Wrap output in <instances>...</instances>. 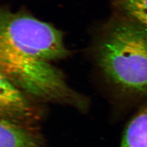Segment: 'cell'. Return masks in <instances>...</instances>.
<instances>
[{
	"instance_id": "6da1fadb",
	"label": "cell",
	"mask_w": 147,
	"mask_h": 147,
	"mask_svg": "<svg viewBox=\"0 0 147 147\" xmlns=\"http://www.w3.org/2000/svg\"><path fill=\"white\" fill-rule=\"evenodd\" d=\"M70 55L59 30L29 13L1 8L0 74L32 99L74 110L82 106L84 95L53 64Z\"/></svg>"
},
{
	"instance_id": "7a4b0ae2",
	"label": "cell",
	"mask_w": 147,
	"mask_h": 147,
	"mask_svg": "<svg viewBox=\"0 0 147 147\" xmlns=\"http://www.w3.org/2000/svg\"><path fill=\"white\" fill-rule=\"evenodd\" d=\"M92 50L115 107L147 101V27L114 14L98 32Z\"/></svg>"
},
{
	"instance_id": "3957f363",
	"label": "cell",
	"mask_w": 147,
	"mask_h": 147,
	"mask_svg": "<svg viewBox=\"0 0 147 147\" xmlns=\"http://www.w3.org/2000/svg\"><path fill=\"white\" fill-rule=\"evenodd\" d=\"M0 119L20 124L42 126L47 105L38 102L0 74Z\"/></svg>"
},
{
	"instance_id": "277c9868",
	"label": "cell",
	"mask_w": 147,
	"mask_h": 147,
	"mask_svg": "<svg viewBox=\"0 0 147 147\" xmlns=\"http://www.w3.org/2000/svg\"><path fill=\"white\" fill-rule=\"evenodd\" d=\"M42 127L0 119V147H47Z\"/></svg>"
},
{
	"instance_id": "5b68a950",
	"label": "cell",
	"mask_w": 147,
	"mask_h": 147,
	"mask_svg": "<svg viewBox=\"0 0 147 147\" xmlns=\"http://www.w3.org/2000/svg\"><path fill=\"white\" fill-rule=\"evenodd\" d=\"M119 147H147V100L127 122Z\"/></svg>"
},
{
	"instance_id": "8992f818",
	"label": "cell",
	"mask_w": 147,
	"mask_h": 147,
	"mask_svg": "<svg viewBox=\"0 0 147 147\" xmlns=\"http://www.w3.org/2000/svg\"><path fill=\"white\" fill-rule=\"evenodd\" d=\"M114 14L127 18L147 27V0H113Z\"/></svg>"
}]
</instances>
